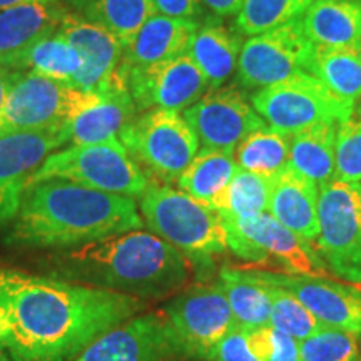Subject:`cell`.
I'll return each instance as SVG.
<instances>
[{
    "instance_id": "obj_16",
    "label": "cell",
    "mask_w": 361,
    "mask_h": 361,
    "mask_svg": "<svg viewBox=\"0 0 361 361\" xmlns=\"http://www.w3.org/2000/svg\"><path fill=\"white\" fill-rule=\"evenodd\" d=\"M66 142L64 129L37 133L0 130V226L13 221L35 171Z\"/></svg>"
},
{
    "instance_id": "obj_43",
    "label": "cell",
    "mask_w": 361,
    "mask_h": 361,
    "mask_svg": "<svg viewBox=\"0 0 361 361\" xmlns=\"http://www.w3.org/2000/svg\"><path fill=\"white\" fill-rule=\"evenodd\" d=\"M0 361H11V360H8V358H7V356H6V353H4V351H2V350H0Z\"/></svg>"
},
{
    "instance_id": "obj_31",
    "label": "cell",
    "mask_w": 361,
    "mask_h": 361,
    "mask_svg": "<svg viewBox=\"0 0 361 361\" xmlns=\"http://www.w3.org/2000/svg\"><path fill=\"white\" fill-rule=\"evenodd\" d=\"M82 67V57L61 30L40 39L17 62L16 71H30L71 84Z\"/></svg>"
},
{
    "instance_id": "obj_39",
    "label": "cell",
    "mask_w": 361,
    "mask_h": 361,
    "mask_svg": "<svg viewBox=\"0 0 361 361\" xmlns=\"http://www.w3.org/2000/svg\"><path fill=\"white\" fill-rule=\"evenodd\" d=\"M266 361H301L300 343L273 328V343Z\"/></svg>"
},
{
    "instance_id": "obj_38",
    "label": "cell",
    "mask_w": 361,
    "mask_h": 361,
    "mask_svg": "<svg viewBox=\"0 0 361 361\" xmlns=\"http://www.w3.org/2000/svg\"><path fill=\"white\" fill-rule=\"evenodd\" d=\"M156 13L174 19L197 20L202 12V0H152Z\"/></svg>"
},
{
    "instance_id": "obj_37",
    "label": "cell",
    "mask_w": 361,
    "mask_h": 361,
    "mask_svg": "<svg viewBox=\"0 0 361 361\" xmlns=\"http://www.w3.org/2000/svg\"><path fill=\"white\" fill-rule=\"evenodd\" d=\"M209 361H259L247 343V328L236 324L211 351Z\"/></svg>"
},
{
    "instance_id": "obj_34",
    "label": "cell",
    "mask_w": 361,
    "mask_h": 361,
    "mask_svg": "<svg viewBox=\"0 0 361 361\" xmlns=\"http://www.w3.org/2000/svg\"><path fill=\"white\" fill-rule=\"evenodd\" d=\"M259 278V276H258ZM266 283V281H264ZM271 298V322L269 324L284 335L295 338L296 341L305 340L323 328L318 319L301 305V301L278 284L266 283Z\"/></svg>"
},
{
    "instance_id": "obj_12",
    "label": "cell",
    "mask_w": 361,
    "mask_h": 361,
    "mask_svg": "<svg viewBox=\"0 0 361 361\" xmlns=\"http://www.w3.org/2000/svg\"><path fill=\"white\" fill-rule=\"evenodd\" d=\"M188 361H209L214 346L236 326L221 284H194L178 293L162 311Z\"/></svg>"
},
{
    "instance_id": "obj_33",
    "label": "cell",
    "mask_w": 361,
    "mask_h": 361,
    "mask_svg": "<svg viewBox=\"0 0 361 361\" xmlns=\"http://www.w3.org/2000/svg\"><path fill=\"white\" fill-rule=\"evenodd\" d=\"M273 178L239 169L226 194V206L221 216L251 218L269 211Z\"/></svg>"
},
{
    "instance_id": "obj_5",
    "label": "cell",
    "mask_w": 361,
    "mask_h": 361,
    "mask_svg": "<svg viewBox=\"0 0 361 361\" xmlns=\"http://www.w3.org/2000/svg\"><path fill=\"white\" fill-rule=\"evenodd\" d=\"M121 142L149 183L171 184L200 151V139L179 111L149 109L119 134Z\"/></svg>"
},
{
    "instance_id": "obj_41",
    "label": "cell",
    "mask_w": 361,
    "mask_h": 361,
    "mask_svg": "<svg viewBox=\"0 0 361 361\" xmlns=\"http://www.w3.org/2000/svg\"><path fill=\"white\" fill-rule=\"evenodd\" d=\"M13 74H16V71H8V69H4V67H0V117H2L4 106H6L7 92H8V87H11Z\"/></svg>"
},
{
    "instance_id": "obj_30",
    "label": "cell",
    "mask_w": 361,
    "mask_h": 361,
    "mask_svg": "<svg viewBox=\"0 0 361 361\" xmlns=\"http://www.w3.org/2000/svg\"><path fill=\"white\" fill-rule=\"evenodd\" d=\"M308 71L340 97L361 99V47L314 44Z\"/></svg>"
},
{
    "instance_id": "obj_21",
    "label": "cell",
    "mask_w": 361,
    "mask_h": 361,
    "mask_svg": "<svg viewBox=\"0 0 361 361\" xmlns=\"http://www.w3.org/2000/svg\"><path fill=\"white\" fill-rule=\"evenodd\" d=\"M200 20L154 13L126 45L119 66L146 67L188 54Z\"/></svg>"
},
{
    "instance_id": "obj_11",
    "label": "cell",
    "mask_w": 361,
    "mask_h": 361,
    "mask_svg": "<svg viewBox=\"0 0 361 361\" xmlns=\"http://www.w3.org/2000/svg\"><path fill=\"white\" fill-rule=\"evenodd\" d=\"M313 47L303 17L252 35L239 52L236 82L243 89L258 90L291 78L296 72L308 71Z\"/></svg>"
},
{
    "instance_id": "obj_3",
    "label": "cell",
    "mask_w": 361,
    "mask_h": 361,
    "mask_svg": "<svg viewBox=\"0 0 361 361\" xmlns=\"http://www.w3.org/2000/svg\"><path fill=\"white\" fill-rule=\"evenodd\" d=\"M191 268L173 245L137 229L54 252L49 274L139 300H161L186 288Z\"/></svg>"
},
{
    "instance_id": "obj_46",
    "label": "cell",
    "mask_w": 361,
    "mask_h": 361,
    "mask_svg": "<svg viewBox=\"0 0 361 361\" xmlns=\"http://www.w3.org/2000/svg\"><path fill=\"white\" fill-rule=\"evenodd\" d=\"M360 111H361V107H360Z\"/></svg>"
},
{
    "instance_id": "obj_8",
    "label": "cell",
    "mask_w": 361,
    "mask_h": 361,
    "mask_svg": "<svg viewBox=\"0 0 361 361\" xmlns=\"http://www.w3.org/2000/svg\"><path fill=\"white\" fill-rule=\"evenodd\" d=\"M251 104L266 123L286 134L322 121L340 124L356 111V102L340 97L308 71L258 89Z\"/></svg>"
},
{
    "instance_id": "obj_13",
    "label": "cell",
    "mask_w": 361,
    "mask_h": 361,
    "mask_svg": "<svg viewBox=\"0 0 361 361\" xmlns=\"http://www.w3.org/2000/svg\"><path fill=\"white\" fill-rule=\"evenodd\" d=\"M114 78L129 90L137 112L186 111L209 90L206 75L189 54L146 67L119 66Z\"/></svg>"
},
{
    "instance_id": "obj_42",
    "label": "cell",
    "mask_w": 361,
    "mask_h": 361,
    "mask_svg": "<svg viewBox=\"0 0 361 361\" xmlns=\"http://www.w3.org/2000/svg\"><path fill=\"white\" fill-rule=\"evenodd\" d=\"M54 2V0H0V11L4 8H11L17 6H24V4H45Z\"/></svg>"
},
{
    "instance_id": "obj_27",
    "label": "cell",
    "mask_w": 361,
    "mask_h": 361,
    "mask_svg": "<svg viewBox=\"0 0 361 361\" xmlns=\"http://www.w3.org/2000/svg\"><path fill=\"white\" fill-rule=\"evenodd\" d=\"M218 283L223 288L234 322L245 328L269 326L271 298L268 284L252 269L223 268Z\"/></svg>"
},
{
    "instance_id": "obj_23",
    "label": "cell",
    "mask_w": 361,
    "mask_h": 361,
    "mask_svg": "<svg viewBox=\"0 0 361 361\" xmlns=\"http://www.w3.org/2000/svg\"><path fill=\"white\" fill-rule=\"evenodd\" d=\"M241 47V34L236 29L207 17L197 25L188 54L206 75L209 90H213L221 87L236 71Z\"/></svg>"
},
{
    "instance_id": "obj_2",
    "label": "cell",
    "mask_w": 361,
    "mask_h": 361,
    "mask_svg": "<svg viewBox=\"0 0 361 361\" xmlns=\"http://www.w3.org/2000/svg\"><path fill=\"white\" fill-rule=\"evenodd\" d=\"M142 226L134 197L66 179H47L27 186L6 243L69 250L137 231Z\"/></svg>"
},
{
    "instance_id": "obj_26",
    "label": "cell",
    "mask_w": 361,
    "mask_h": 361,
    "mask_svg": "<svg viewBox=\"0 0 361 361\" xmlns=\"http://www.w3.org/2000/svg\"><path fill=\"white\" fill-rule=\"evenodd\" d=\"M336 129L335 121H322L291 135L290 166L318 186L336 178Z\"/></svg>"
},
{
    "instance_id": "obj_24",
    "label": "cell",
    "mask_w": 361,
    "mask_h": 361,
    "mask_svg": "<svg viewBox=\"0 0 361 361\" xmlns=\"http://www.w3.org/2000/svg\"><path fill=\"white\" fill-rule=\"evenodd\" d=\"M238 171L233 152L201 147L176 183L180 191L223 213L228 188Z\"/></svg>"
},
{
    "instance_id": "obj_40",
    "label": "cell",
    "mask_w": 361,
    "mask_h": 361,
    "mask_svg": "<svg viewBox=\"0 0 361 361\" xmlns=\"http://www.w3.org/2000/svg\"><path fill=\"white\" fill-rule=\"evenodd\" d=\"M202 4L218 17L236 16L245 0H202Z\"/></svg>"
},
{
    "instance_id": "obj_36",
    "label": "cell",
    "mask_w": 361,
    "mask_h": 361,
    "mask_svg": "<svg viewBox=\"0 0 361 361\" xmlns=\"http://www.w3.org/2000/svg\"><path fill=\"white\" fill-rule=\"evenodd\" d=\"M335 164L338 179L361 183V111L338 124Z\"/></svg>"
},
{
    "instance_id": "obj_4",
    "label": "cell",
    "mask_w": 361,
    "mask_h": 361,
    "mask_svg": "<svg viewBox=\"0 0 361 361\" xmlns=\"http://www.w3.org/2000/svg\"><path fill=\"white\" fill-rule=\"evenodd\" d=\"M139 209L149 231L179 250L192 266H211V256L228 250L221 214L180 189L149 183Z\"/></svg>"
},
{
    "instance_id": "obj_20",
    "label": "cell",
    "mask_w": 361,
    "mask_h": 361,
    "mask_svg": "<svg viewBox=\"0 0 361 361\" xmlns=\"http://www.w3.org/2000/svg\"><path fill=\"white\" fill-rule=\"evenodd\" d=\"M97 94V102L64 128L71 146L119 141L121 130L137 116V107L129 90L116 78L109 87Z\"/></svg>"
},
{
    "instance_id": "obj_6",
    "label": "cell",
    "mask_w": 361,
    "mask_h": 361,
    "mask_svg": "<svg viewBox=\"0 0 361 361\" xmlns=\"http://www.w3.org/2000/svg\"><path fill=\"white\" fill-rule=\"evenodd\" d=\"M97 99L96 92H85L30 71H16L0 117V130L37 133L64 129Z\"/></svg>"
},
{
    "instance_id": "obj_10",
    "label": "cell",
    "mask_w": 361,
    "mask_h": 361,
    "mask_svg": "<svg viewBox=\"0 0 361 361\" xmlns=\"http://www.w3.org/2000/svg\"><path fill=\"white\" fill-rule=\"evenodd\" d=\"M318 252L338 278L361 283V183L331 179L319 186Z\"/></svg>"
},
{
    "instance_id": "obj_44",
    "label": "cell",
    "mask_w": 361,
    "mask_h": 361,
    "mask_svg": "<svg viewBox=\"0 0 361 361\" xmlns=\"http://www.w3.org/2000/svg\"><path fill=\"white\" fill-rule=\"evenodd\" d=\"M358 336H360V346H361V333H360V335H358Z\"/></svg>"
},
{
    "instance_id": "obj_28",
    "label": "cell",
    "mask_w": 361,
    "mask_h": 361,
    "mask_svg": "<svg viewBox=\"0 0 361 361\" xmlns=\"http://www.w3.org/2000/svg\"><path fill=\"white\" fill-rule=\"evenodd\" d=\"M75 13L102 25L128 45L149 17L154 16L152 0H67Z\"/></svg>"
},
{
    "instance_id": "obj_45",
    "label": "cell",
    "mask_w": 361,
    "mask_h": 361,
    "mask_svg": "<svg viewBox=\"0 0 361 361\" xmlns=\"http://www.w3.org/2000/svg\"><path fill=\"white\" fill-rule=\"evenodd\" d=\"M314 2H318V0H314Z\"/></svg>"
},
{
    "instance_id": "obj_19",
    "label": "cell",
    "mask_w": 361,
    "mask_h": 361,
    "mask_svg": "<svg viewBox=\"0 0 361 361\" xmlns=\"http://www.w3.org/2000/svg\"><path fill=\"white\" fill-rule=\"evenodd\" d=\"M64 13L56 0L0 11V67L16 71L17 62L35 42L56 32Z\"/></svg>"
},
{
    "instance_id": "obj_22",
    "label": "cell",
    "mask_w": 361,
    "mask_h": 361,
    "mask_svg": "<svg viewBox=\"0 0 361 361\" xmlns=\"http://www.w3.org/2000/svg\"><path fill=\"white\" fill-rule=\"evenodd\" d=\"M319 186L290 164L273 178L269 213L306 241L318 239Z\"/></svg>"
},
{
    "instance_id": "obj_29",
    "label": "cell",
    "mask_w": 361,
    "mask_h": 361,
    "mask_svg": "<svg viewBox=\"0 0 361 361\" xmlns=\"http://www.w3.org/2000/svg\"><path fill=\"white\" fill-rule=\"evenodd\" d=\"M291 135L268 123L251 130L234 149V161L238 168L266 178H274L290 164Z\"/></svg>"
},
{
    "instance_id": "obj_14",
    "label": "cell",
    "mask_w": 361,
    "mask_h": 361,
    "mask_svg": "<svg viewBox=\"0 0 361 361\" xmlns=\"http://www.w3.org/2000/svg\"><path fill=\"white\" fill-rule=\"evenodd\" d=\"M72 361H188L164 313L135 314L94 340Z\"/></svg>"
},
{
    "instance_id": "obj_17",
    "label": "cell",
    "mask_w": 361,
    "mask_h": 361,
    "mask_svg": "<svg viewBox=\"0 0 361 361\" xmlns=\"http://www.w3.org/2000/svg\"><path fill=\"white\" fill-rule=\"evenodd\" d=\"M266 283L293 293L324 326L361 333V290L323 276L255 271Z\"/></svg>"
},
{
    "instance_id": "obj_32",
    "label": "cell",
    "mask_w": 361,
    "mask_h": 361,
    "mask_svg": "<svg viewBox=\"0 0 361 361\" xmlns=\"http://www.w3.org/2000/svg\"><path fill=\"white\" fill-rule=\"evenodd\" d=\"M313 0H245L234 19L239 34H263L298 17H303Z\"/></svg>"
},
{
    "instance_id": "obj_15",
    "label": "cell",
    "mask_w": 361,
    "mask_h": 361,
    "mask_svg": "<svg viewBox=\"0 0 361 361\" xmlns=\"http://www.w3.org/2000/svg\"><path fill=\"white\" fill-rule=\"evenodd\" d=\"M184 117L202 147L233 154L251 130L266 124L238 84L207 90L200 101L184 111Z\"/></svg>"
},
{
    "instance_id": "obj_9",
    "label": "cell",
    "mask_w": 361,
    "mask_h": 361,
    "mask_svg": "<svg viewBox=\"0 0 361 361\" xmlns=\"http://www.w3.org/2000/svg\"><path fill=\"white\" fill-rule=\"evenodd\" d=\"M221 218L228 236V250L241 259L255 264L273 261L290 274L323 276L329 271L313 243L298 236L271 213L251 218Z\"/></svg>"
},
{
    "instance_id": "obj_1",
    "label": "cell",
    "mask_w": 361,
    "mask_h": 361,
    "mask_svg": "<svg viewBox=\"0 0 361 361\" xmlns=\"http://www.w3.org/2000/svg\"><path fill=\"white\" fill-rule=\"evenodd\" d=\"M144 300L0 264V350L11 361H72Z\"/></svg>"
},
{
    "instance_id": "obj_7",
    "label": "cell",
    "mask_w": 361,
    "mask_h": 361,
    "mask_svg": "<svg viewBox=\"0 0 361 361\" xmlns=\"http://www.w3.org/2000/svg\"><path fill=\"white\" fill-rule=\"evenodd\" d=\"M47 179H66L80 186L129 197H141L149 188L147 176L130 159L121 139L71 146L52 152L35 171L29 186Z\"/></svg>"
},
{
    "instance_id": "obj_25",
    "label": "cell",
    "mask_w": 361,
    "mask_h": 361,
    "mask_svg": "<svg viewBox=\"0 0 361 361\" xmlns=\"http://www.w3.org/2000/svg\"><path fill=\"white\" fill-rule=\"evenodd\" d=\"M303 25L313 44L361 47V2L318 0L305 12Z\"/></svg>"
},
{
    "instance_id": "obj_35",
    "label": "cell",
    "mask_w": 361,
    "mask_h": 361,
    "mask_svg": "<svg viewBox=\"0 0 361 361\" xmlns=\"http://www.w3.org/2000/svg\"><path fill=\"white\" fill-rule=\"evenodd\" d=\"M300 343L301 361H361L358 333L323 326Z\"/></svg>"
},
{
    "instance_id": "obj_18",
    "label": "cell",
    "mask_w": 361,
    "mask_h": 361,
    "mask_svg": "<svg viewBox=\"0 0 361 361\" xmlns=\"http://www.w3.org/2000/svg\"><path fill=\"white\" fill-rule=\"evenodd\" d=\"M59 30L82 57V67L72 85L85 92H101L114 80L126 45L102 25L84 19L75 12L62 17Z\"/></svg>"
}]
</instances>
